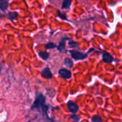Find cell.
<instances>
[{
	"label": "cell",
	"mask_w": 122,
	"mask_h": 122,
	"mask_svg": "<svg viewBox=\"0 0 122 122\" xmlns=\"http://www.w3.org/2000/svg\"><path fill=\"white\" fill-rule=\"evenodd\" d=\"M92 121L93 122H102V119L101 117H99L98 115H95V116L92 117Z\"/></svg>",
	"instance_id": "obj_13"
},
{
	"label": "cell",
	"mask_w": 122,
	"mask_h": 122,
	"mask_svg": "<svg viewBox=\"0 0 122 122\" xmlns=\"http://www.w3.org/2000/svg\"><path fill=\"white\" fill-rule=\"evenodd\" d=\"M46 102V98L42 94H39L36 96L35 101L34 102V104L31 107V109H41L44 112V113H46L47 111V107L45 104Z\"/></svg>",
	"instance_id": "obj_1"
},
{
	"label": "cell",
	"mask_w": 122,
	"mask_h": 122,
	"mask_svg": "<svg viewBox=\"0 0 122 122\" xmlns=\"http://www.w3.org/2000/svg\"><path fill=\"white\" fill-rule=\"evenodd\" d=\"M56 45L55 44L52 43V42H49V43L46 44V48L47 49H54V48H56Z\"/></svg>",
	"instance_id": "obj_14"
},
{
	"label": "cell",
	"mask_w": 122,
	"mask_h": 122,
	"mask_svg": "<svg viewBox=\"0 0 122 122\" xmlns=\"http://www.w3.org/2000/svg\"><path fill=\"white\" fill-rule=\"evenodd\" d=\"M69 44L71 46H77V44L74 41H70L69 42Z\"/></svg>",
	"instance_id": "obj_16"
},
{
	"label": "cell",
	"mask_w": 122,
	"mask_h": 122,
	"mask_svg": "<svg viewBox=\"0 0 122 122\" xmlns=\"http://www.w3.org/2000/svg\"><path fill=\"white\" fill-rule=\"evenodd\" d=\"M71 118L73 121L76 122H78L79 120H80V118L76 115V114H71Z\"/></svg>",
	"instance_id": "obj_15"
},
{
	"label": "cell",
	"mask_w": 122,
	"mask_h": 122,
	"mask_svg": "<svg viewBox=\"0 0 122 122\" xmlns=\"http://www.w3.org/2000/svg\"><path fill=\"white\" fill-rule=\"evenodd\" d=\"M71 4V1H69V0H64L62 3V9H69L70 5Z\"/></svg>",
	"instance_id": "obj_11"
},
{
	"label": "cell",
	"mask_w": 122,
	"mask_h": 122,
	"mask_svg": "<svg viewBox=\"0 0 122 122\" xmlns=\"http://www.w3.org/2000/svg\"><path fill=\"white\" fill-rule=\"evenodd\" d=\"M102 60L106 63H112L114 61V58L110 54L104 51L102 53Z\"/></svg>",
	"instance_id": "obj_6"
},
{
	"label": "cell",
	"mask_w": 122,
	"mask_h": 122,
	"mask_svg": "<svg viewBox=\"0 0 122 122\" xmlns=\"http://www.w3.org/2000/svg\"><path fill=\"white\" fill-rule=\"evenodd\" d=\"M39 55L44 60H46L49 56V54L48 52H46V51H40L39 53Z\"/></svg>",
	"instance_id": "obj_10"
},
{
	"label": "cell",
	"mask_w": 122,
	"mask_h": 122,
	"mask_svg": "<svg viewBox=\"0 0 122 122\" xmlns=\"http://www.w3.org/2000/svg\"><path fill=\"white\" fill-rule=\"evenodd\" d=\"M71 57L74 59V60H83L84 59L86 58L87 54H84L82 52L76 51V50H71L69 51Z\"/></svg>",
	"instance_id": "obj_2"
},
{
	"label": "cell",
	"mask_w": 122,
	"mask_h": 122,
	"mask_svg": "<svg viewBox=\"0 0 122 122\" xmlns=\"http://www.w3.org/2000/svg\"><path fill=\"white\" fill-rule=\"evenodd\" d=\"M64 64H65L68 68H71L72 66H73V62H72V61H71L70 59L66 58V59H64Z\"/></svg>",
	"instance_id": "obj_12"
},
{
	"label": "cell",
	"mask_w": 122,
	"mask_h": 122,
	"mask_svg": "<svg viewBox=\"0 0 122 122\" xmlns=\"http://www.w3.org/2000/svg\"><path fill=\"white\" fill-rule=\"evenodd\" d=\"M17 13H16V12H9V14H8V15H7V17H8V19H9V20H11V21H14V20H15L16 19V17H17Z\"/></svg>",
	"instance_id": "obj_9"
},
{
	"label": "cell",
	"mask_w": 122,
	"mask_h": 122,
	"mask_svg": "<svg viewBox=\"0 0 122 122\" xmlns=\"http://www.w3.org/2000/svg\"><path fill=\"white\" fill-rule=\"evenodd\" d=\"M66 39H63L61 42L59 43V46H57V49L59 51H63L64 50V48H65V39H66Z\"/></svg>",
	"instance_id": "obj_8"
},
{
	"label": "cell",
	"mask_w": 122,
	"mask_h": 122,
	"mask_svg": "<svg viewBox=\"0 0 122 122\" xmlns=\"http://www.w3.org/2000/svg\"><path fill=\"white\" fill-rule=\"evenodd\" d=\"M59 74L64 79H70L71 77V71L69 69H61L59 70Z\"/></svg>",
	"instance_id": "obj_4"
},
{
	"label": "cell",
	"mask_w": 122,
	"mask_h": 122,
	"mask_svg": "<svg viewBox=\"0 0 122 122\" xmlns=\"http://www.w3.org/2000/svg\"><path fill=\"white\" fill-rule=\"evenodd\" d=\"M41 76H43L44 79H49L52 77V73H51V71L49 67L44 68L41 71Z\"/></svg>",
	"instance_id": "obj_5"
},
{
	"label": "cell",
	"mask_w": 122,
	"mask_h": 122,
	"mask_svg": "<svg viewBox=\"0 0 122 122\" xmlns=\"http://www.w3.org/2000/svg\"><path fill=\"white\" fill-rule=\"evenodd\" d=\"M8 1L5 0H1L0 1V8L2 11H5L8 8Z\"/></svg>",
	"instance_id": "obj_7"
},
{
	"label": "cell",
	"mask_w": 122,
	"mask_h": 122,
	"mask_svg": "<svg viewBox=\"0 0 122 122\" xmlns=\"http://www.w3.org/2000/svg\"><path fill=\"white\" fill-rule=\"evenodd\" d=\"M67 107H68L69 111L71 113L74 114H75L79 111V107H78V105L76 103H74V102H72V101L68 102Z\"/></svg>",
	"instance_id": "obj_3"
}]
</instances>
